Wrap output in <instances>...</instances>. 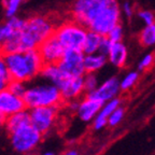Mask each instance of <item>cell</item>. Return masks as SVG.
Masks as SVG:
<instances>
[{
  "label": "cell",
  "instance_id": "cell-29",
  "mask_svg": "<svg viewBox=\"0 0 155 155\" xmlns=\"http://www.w3.org/2000/svg\"><path fill=\"white\" fill-rule=\"evenodd\" d=\"M138 17L143 22L144 25H151L155 23V14L149 10H141L138 12Z\"/></svg>",
  "mask_w": 155,
  "mask_h": 155
},
{
  "label": "cell",
  "instance_id": "cell-4",
  "mask_svg": "<svg viewBox=\"0 0 155 155\" xmlns=\"http://www.w3.org/2000/svg\"><path fill=\"white\" fill-rule=\"evenodd\" d=\"M121 11L117 0H108L104 8L91 22L87 28L102 36H107L114 26L120 24Z\"/></svg>",
  "mask_w": 155,
  "mask_h": 155
},
{
  "label": "cell",
  "instance_id": "cell-14",
  "mask_svg": "<svg viewBox=\"0 0 155 155\" xmlns=\"http://www.w3.org/2000/svg\"><path fill=\"white\" fill-rule=\"evenodd\" d=\"M26 24V19L17 15L8 17L5 22L0 23V44L2 45L9 41L16 32L23 30Z\"/></svg>",
  "mask_w": 155,
  "mask_h": 155
},
{
  "label": "cell",
  "instance_id": "cell-31",
  "mask_svg": "<svg viewBox=\"0 0 155 155\" xmlns=\"http://www.w3.org/2000/svg\"><path fill=\"white\" fill-rule=\"evenodd\" d=\"M0 77L8 81H11L9 69H8L7 63H5V57L3 53H0Z\"/></svg>",
  "mask_w": 155,
  "mask_h": 155
},
{
  "label": "cell",
  "instance_id": "cell-30",
  "mask_svg": "<svg viewBox=\"0 0 155 155\" xmlns=\"http://www.w3.org/2000/svg\"><path fill=\"white\" fill-rule=\"evenodd\" d=\"M112 45H113V42L111 41V39H110L108 36H104V37H102L101 43H100L99 51H98V52L107 56L108 54H109Z\"/></svg>",
  "mask_w": 155,
  "mask_h": 155
},
{
  "label": "cell",
  "instance_id": "cell-2",
  "mask_svg": "<svg viewBox=\"0 0 155 155\" xmlns=\"http://www.w3.org/2000/svg\"><path fill=\"white\" fill-rule=\"evenodd\" d=\"M10 143L15 152L19 154H29L38 148L43 138V134L40 133L29 123L9 134Z\"/></svg>",
  "mask_w": 155,
  "mask_h": 155
},
{
  "label": "cell",
  "instance_id": "cell-22",
  "mask_svg": "<svg viewBox=\"0 0 155 155\" xmlns=\"http://www.w3.org/2000/svg\"><path fill=\"white\" fill-rule=\"evenodd\" d=\"M139 71H129L127 72L121 80H120V85H121V91L122 92H128L135 86L139 80Z\"/></svg>",
  "mask_w": 155,
  "mask_h": 155
},
{
  "label": "cell",
  "instance_id": "cell-28",
  "mask_svg": "<svg viewBox=\"0 0 155 155\" xmlns=\"http://www.w3.org/2000/svg\"><path fill=\"white\" fill-rule=\"evenodd\" d=\"M107 36L111 39V41L113 42V43L122 41V40H123V36H124V29H123V26L121 25V23L117 24L116 26H114L113 28L111 29V31L107 35Z\"/></svg>",
  "mask_w": 155,
  "mask_h": 155
},
{
  "label": "cell",
  "instance_id": "cell-25",
  "mask_svg": "<svg viewBox=\"0 0 155 155\" xmlns=\"http://www.w3.org/2000/svg\"><path fill=\"white\" fill-rule=\"evenodd\" d=\"M84 79V90H85V95L91 94L92 92H94L96 90L99 82H98V78H97L96 73H85L83 75Z\"/></svg>",
  "mask_w": 155,
  "mask_h": 155
},
{
  "label": "cell",
  "instance_id": "cell-39",
  "mask_svg": "<svg viewBox=\"0 0 155 155\" xmlns=\"http://www.w3.org/2000/svg\"><path fill=\"white\" fill-rule=\"evenodd\" d=\"M90 1H95V0H90Z\"/></svg>",
  "mask_w": 155,
  "mask_h": 155
},
{
  "label": "cell",
  "instance_id": "cell-19",
  "mask_svg": "<svg viewBox=\"0 0 155 155\" xmlns=\"http://www.w3.org/2000/svg\"><path fill=\"white\" fill-rule=\"evenodd\" d=\"M30 123V117H29V111L28 109L22 110V111L16 112L12 115L5 117V127L8 133H12L15 129L19 128L24 125Z\"/></svg>",
  "mask_w": 155,
  "mask_h": 155
},
{
  "label": "cell",
  "instance_id": "cell-34",
  "mask_svg": "<svg viewBox=\"0 0 155 155\" xmlns=\"http://www.w3.org/2000/svg\"><path fill=\"white\" fill-rule=\"evenodd\" d=\"M9 82H10V81L5 80V79H3V78L0 77V91H2V90H5V88H7Z\"/></svg>",
  "mask_w": 155,
  "mask_h": 155
},
{
  "label": "cell",
  "instance_id": "cell-7",
  "mask_svg": "<svg viewBox=\"0 0 155 155\" xmlns=\"http://www.w3.org/2000/svg\"><path fill=\"white\" fill-rule=\"evenodd\" d=\"M30 124L43 135L54 127L58 115V107H38L28 109Z\"/></svg>",
  "mask_w": 155,
  "mask_h": 155
},
{
  "label": "cell",
  "instance_id": "cell-10",
  "mask_svg": "<svg viewBox=\"0 0 155 155\" xmlns=\"http://www.w3.org/2000/svg\"><path fill=\"white\" fill-rule=\"evenodd\" d=\"M25 109H27L26 104L22 96L14 94L8 87L0 91V112L5 117Z\"/></svg>",
  "mask_w": 155,
  "mask_h": 155
},
{
  "label": "cell",
  "instance_id": "cell-32",
  "mask_svg": "<svg viewBox=\"0 0 155 155\" xmlns=\"http://www.w3.org/2000/svg\"><path fill=\"white\" fill-rule=\"evenodd\" d=\"M121 10L123 11V13L125 14V16L127 17H131L134 14V9L131 7L130 2L129 1H124V3L122 5V8Z\"/></svg>",
  "mask_w": 155,
  "mask_h": 155
},
{
  "label": "cell",
  "instance_id": "cell-35",
  "mask_svg": "<svg viewBox=\"0 0 155 155\" xmlns=\"http://www.w3.org/2000/svg\"><path fill=\"white\" fill-rule=\"evenodd\" d=\"M61 155H80V153H79L78 150H75V149H69L66 152H64Z\"/></svg>",
  "mask_w": 155,
  "mask_h": 155
},
{
  "label": "cell",
  "instance_id": "cell-15",
  "mask_svg": "<svg viewBox=\"0 0 155 155\" xmlns=\"http://www.w3.org/2000/svg\"><path fill=\"white\" fill-rule=\"evenodd\" d=\"M120 106H122V99L120 97H115L113 99L104 102L102 108L100 109L99 113L97 114L96 117L93 121V128L95 130H100V129H104L106 126H108L109 116Z\"/></svg>",
  "mask_w": 155,
  "mask_h": 155
},
{
  "label": "cell",
  "instance_id": "cell-26",
  "mask_svg": "<svg viewBox=\"0 0 155 155\" xmlns=\"http://www.w3.org/2000/svg\"><path fill=\"white\" fill-rule=\"evenodd\" d=\"M8 88H9L11 92L14 93V94L23 97L27 91V85H26V82H23V81L11 80L9 82V84H8Z\"/></svg>",
  "mask_w": 155,
  "mask_h": 155
},
{
  "label": "cell",
  "instance_id": "cell-37",
  "mask_svg": "<svg viewBox=\"0 0 155 155\" xmlns=\"http://www.w3.org/2000/svg\"><path fill=\"white\" fill-rule=\"evenodd\" d=\"M42 155H55L53 152H45V153H43Z\"/></svg>",
  "mask_w": 155,
  "mask_h": 155
},
{
  "label": "cell",
  "instance_id": "cell-17",
  "mask_svg": "<svg viewBox=\"0 0 155 155\" xmlns=\"http://www.w3.org/2000/svg\"><path fill=\"white\" fill-rule=\"evenodd\" d=\"M40 77L44 81H46L48 83H52V84L56 85L57 87L67 78L64 74V72L61 71V68H59L58 64H44L41 72H40Z\"/></svg>",
  "mask_w": 155,
  "mask_h": 155
},
{
  "label": "cell",
  "instance_id": "cell-21",
  "mask_svg": "<svg viewBox=\"0 0 155 155\" xmlns=\"http://www.w3.org/2000/svg\"><path fill=\"white\" fill-rule=\"evenodd\" d=\"M139 42L144 48L155 45V23L151 25H144L139 34Z\"/></svg>",
  "mask_w": 155,
  "mask_h": 155
},
{
  "label": "cell",
  "instance_id": "cell-38",
  "mask_svg": "<svg viewBox=\"0 0 155 155\" xmlns=\"http://www.w3.org/2000/svg\"><path fill=\"white\" fill-rule=\"evenodd\" d=\"M0 53H2V52H1V44H0Z\"/></svg>",
  "mask_w": 155,
  "mask_h": 155
},
{
  "label": "cell",
  "instance_id": "cell-24",
  "mask_svg": "<svg viewBox=\"0 0 155 155\" xmlns=\"http://www.w3.org/2000/svg\"><path fill=\"white\" fill-rule=\"evenodd\" d=\"M124 117H125V108L123 106H120L109 116V119H108V126L109 127H116V126H119L123 122Z\"/></svg>",
  "mask_w": 155,
  "mask_h": 155
},
{
  "label": "cell",
  "instance_id": "cell-13",
  "mask_svg": "<svg viewBox=\"0 0 155 155\" xmlns=\"http://www.w3.org/2000/svg\"><path fill=\"white\" fill-rule=\"evenodd\" d=\"M104 104V102L100 101V100L94 99L92 97L85 95L82 99H80L79 108H78L75 114L82 122L91 123L94 121L97 114L99 113Z\"/></svg>",
  "mask_w": 155,
  "mask_h": 155
},
{
  "label": "cell",
  "instance_id": "cell-1",
  "mask_svg": "<svg viewBox=\"0 0 155 155\" xmlns=\"http://www.w3.org/2000/svg\"><path fill=\"white\" fill-rule=\"evenodd\" d=\"M23 98L27 109L38 107H58L65 102L61 90L56 85L46 81L27 86V91Z\"/></svg>",
  "mask_w": 155,
  "mask_h": 155
},
{
  "label": "cell",
  "instance_id": "cell-16",
  "mask_svg": "<svg viewBox=\"0 0 155 155\" xmlns=\"http://www.w3.org/2000/svg\"><path fill=\"white\" fill-rule=\"evenodd\" d=\"M107 57H108V63H110L112 66L116 68H124L127 64V58H128L127 48L122 41L115 42L113 43Z\"/></svg>",
  "mask_w": 155,
  "mask_h": 155
},
{
  "label": "cell",
  "instance_id": "cell-23",
  "mask_svg": "<svg viewBox=\"0 0 155 155\" xmlns=\"http://www.w3.org/2000/svg\"><path fill=\"white\" fill-rule=\"evenodd\" d=\"M25 0H3V11L5 17H12L17 15L19 8L23 5Z\"/></svg>",
  "mask_w": 155,
  "mask_h": 155
},
{
  "label": "cell",
  "instance_id": "cell-8",
  "mask_svg": "<svg viewBox=\"0 0 155 155\" xmlns=\"http://www.w3.org/2000/svg\"><path fill=\"white\" fill-rule=\"evenodd\" d=\"M84 56L82 50L66 48L57 64L66 77H83L85 74Z\"/></svg>",
  "mask_w": 155,
  "mask_h": 155
},
{
  "label": "cell",
  "instance_id": "cell-5",
  "mask_svg": "<svg viewBox=\"0 0 155 155\" xmlns=\"http://www.w3.org/2000/svg\"><path fill=\"white\" fill-rule=\"evenodd\" d=\"M56 26L52 19L44 15H34L26 18L24 30L34 39L37 44L41 43L45 39L53 36Z\"/></svg>",
  "mask_w": 155,
  "mask_h": 155
},
{
  "label": "cell",
  "instance_id": "cell-20",
  "mask_svg": "<svg viewBox=\"0 0 155 155\" xmlns=\"http://www.w3.org/2000/svg\"><path fill=\"white\" fill-rule=\"evenodd\" d=\"M102 35L98 34L96 31H93L88 29L86 39L83 44L82 51L84 54H94L99 51V46L102 40Z\"/></svg>",
  "mask_w": 155,
  "mask_h": 155
},
{
  "label": "cell",
  "instance_id": "cell-18",
  "mask_svg": "<svg viewBox=\"0 0 155 155\" xmlns=\"http://www.w3.org/2000/svg\"><path fill=\"white\" fill-rule=\"evenodd\" d=\"M108 63V57L104 54L97 52L94 54H85L84 68L85 73H97Z\"/></svg>",
  "mask_w": 155,
  "mask_h": 155
},
{
  "label": "cell",
  "instance_id": "cell-11",
  "mask_svg": "<svg viewBox=\"0 0 155 155\" xmlns=\"http://www.w3.org/2000/svg\"><path fill=\"white\" fill-rule=\"evenodd\" d=\"M121 92L120 79L117 77H110L102 83H100L94 92L87 94V96L92 97L94 99L100 100L102 102H107L115 97H119Z\"/></svg>",
  "mask_w": 155,
  "mask_h": 155
},
{
  "label": "cell",
  "instance_id": "cell-36",
  "mask_svg": "<svg viewBox=\"0 0 155 155\" xmlns=\"http://www.w3.org/2000/svg\"><path fill=\"white\" fill-rule=\"evenodd\" d=\"M5 116L0 112V128H1L2 126H5Z\"/></svg>",
  "mask_w": 155,
  "mask_h": 155
},
{
  "label": "cell",
  "instance_id": "cell-33",
  "mask_svg": "<svg viewBox=\"0 0 155 155\" xmlns=\"http://www.w3.org/2000/svg\"><path fill=\"white\" fill-rule=\"evenodd\" d=\"M79 104H80V99H74V100H70V101H67V108L70 110L71 112L75 113L79 108Z\"/></svg>",
  "mask_w": 155,
  "mask_h": 155
},
{
  "label": "cell",
  "instance_id": "cell-27",
  "mask_svg": "<svg viewBox=\"0 0 155 155\" xmlns=\"http://www.w3.org/2000/svg\"><path fill=\"white\" fill-rule=\"evenodd\" d=\"M155 61V55L153 53H148L147 55H144L142 58H141V61H139L138 64V71L141 72V71H145L150 69L151 67L153 66Z\"/></svg>",
  "mask_w": 155,
  "mask_h": 155
},
{
  "label": "cell",
  "instance_id": "cell-9",
  "mask_svg": "<svg viewBox=\"0 0 155 155\" xmlns=\"http://www.w3.org/2000/svg\"><path fill=\"white\" fill-rule=\"evenodd\" d=\"M37 48L44 64H57L63 57L66 50L59 40L55 37V35L42 41Z\"/></svg>",
  "mask_w": 155,
  "mask_h": 155
},
{
  "label": "cell",
  "instance_id": "cell-12",
  "mask_svg": "<svg viewBox=\"0 0 155 155\" xmlns=\"http://www.w3.org/2000/svg\"><path fill=\"white\" fill-rule=\"evenodd\" d=\"M58 88L61 90L65 102L80 99L85 94L84 79L83 77H67L64 82L58 86Z\"/></svg>",
  "mask_w": 155,
  "mask_h": 155
},
{
  "label": "cell",
  "instance_id": "cell-3",
  "mask_svg": "<svg viewBox=\"0 0 155 155\" xmlns=\"http://www.w3.org/2000/svg\"><path fill=\"white\" fill-rule=\"evenodd\" d=\"M87 32L88 28L86 26L72 19L57 25L54 35L65 48L82 50Z\"/></svg>",
  "mask_w": 155,
  "mask_h": 155
},
{
  "label": "cell",
  "instance_id": "cell-6",
  "mask_svg": "<svg viewBox=\"0 0 155 155\" xmlns=\"http://www.w3.org/2000/svg\"><path fill=\"white\" fill-rule=\"evenodd\" d=\"M5 57L11 80L28 82L35 79L25 52L5 54Z\"/></svg>",
  "mask_w": 155,
  "mask_h": 155
}]
</instances>
